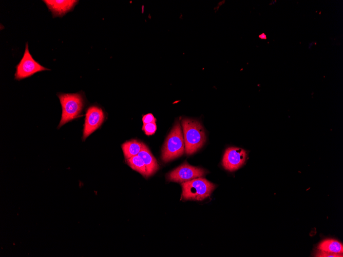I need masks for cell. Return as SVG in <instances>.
<instances>
[{
    "label": "cell",
    "mask_w": 343,
    "mask_h": 257,
    "mask_svg": "<svg viewBox=\"0 0 343 257\" xmlns=\"http://www.w3.org/2000/svg\"><path fill=\"white\" fill-rule=\"evenodd\" d=\"M183 132L185 151L190 155L201 148L206 141L203 127L199 122L185 118L181 121Z\"/></svg>",
    "instance_id": "6da1fadb"
},
{
    "label": "cell",
    "mask_w": 343,
    "mask_h": 257,
    "mask_svg": "<svg viewBox=\"0 0 343 257\" xmlns=\"http://www.w3.org/2000/svg\"><path fill=\"white\" fill-rule=\"evenodd\" d=\"M62 113L61 118L57 129L78 117L84 107V98L81 93H58Z\"/></svg>",
    "instance_id": "7a4b0ae2"
},
{
    "label": "cell",
    "mask_w": 343,
    "mask_h": 257,
    "mask_svg": "<svg viewBox=\"0 0 343 257\" xmlns=\"http://www.w3.org/2000/svg\"><path fill=\"white\" fill-rule=\"evenodd\" d=\"M185 151L182 128L177 122L167 136L162 150L161 159L168 162L181 156Z\"/></svg>",
    "instance_id": "3957f363"
},
{
    "label": "cell",
    "mask_w": 343,
    "mask_h": 257,
    "mask_svg": "<svg viewBox=\"0 0 343 257\" xmlns=\"http://www.w3.org/2000/svg\"><path fill=\"white\" fill-rule=\"evenodd\" d=\"M182 199L184 200L202 201L208 197L215 185L206 179L199 177L182 183Z\"/></svg>",
    "instance_id": "277c9868"
},
{
    "label": "cell",
    "mask_w": 343,
    "mask_h": 257,
    "mask_svg": "<svg viewBox=\"0 0 343 257\" xmlns=\"http://www.w3.org/2000/svg\"><path fill=\"white\" fill-rule=\"evenodd\" d=\"M15 69L14 79L17 81L31 76L37 72L50 70L49 69L42 66L33 58L29 52L27 42L26 43L23 57L16 66Z\"/></svg>",
    "instance_id": "5b68a950"
},
{
    "label": "cell",
    "mask_w": 343,
    "mask_h": 257,
    "mask_svg": "<svg viewBox=\"0 0 343 257\" xmlns=\"http://www.w3.org/2000/svg\"><path fill=\"white\" fill-rule=\"evenodd\" d=\"M207 173L205 170L191 166L185 162L167 174V180L178 183H184L201 177Z\"/></svg>",
    "instance_id": "8992f818"
},
{
    "label": "cell",
    "mask_w": 343,
    "mask_h": 257,
    "mask_svg": "<svg viewBox=\"0 0 343 257\" xmlns=\"http://www.w3.org/2000/svg\"><path fill=\"white\" fill-rule=\"evenodd\" d=\"M104 119L105 115L101 108L92 106L88 108L84 125L82 136L83 141L101 126Z\"/></svg>",
    "instance_id": "52a82bcc"
},
{
    "label": "cell",
    "mask_w": 343,
    "mask_h": 257,
    "mask_svg": "<svg viewBox=\"0 0 343 257\" xmlns=\"http://www.w3.org/2000/svg\"><path fill=\"white\" fill-rule=\"evenodd\" d=\"M246 151L240 148L230 147L225 151L223 159V167L230 171H233L241 167L246 159Z\"/></svg>",
    "instance_id": "ba28073f"
},
{
    "label": "cell",
    "mask_w": 343,
    "mask_h": 257,
    "mask_svg": "<svg viewBox=\"0 0 343 257\" xmlns=\"http://www.w3.org/2000/svg\"><path fill=\"white\" fill-rule=\"evenodd\" d=\"M53 17H62L68 12L72 10L78 1L45 0L43 1Z\"/></svg>",
    "instance_id": "9c48e42d"
},
{
    "label": "cell",
    "mask_w": 343,
    "mask_h": 257,
    "mask_svg": "<svg viewBox=\"0 0 343 257\" xmlns=\"http://www.w3.org/2000/svg\"><path fill=\"white\" fill-rule=\"evenodd\" d=\"M143 160L146 167L147 176L155 173L159 169L158 163L148 147L144 144L141 151L138 154Z\"/></svg>",
    "instance_id": "30bf717a"
},
{
    "label": "cell",
    "mask_w": 343,
    "mask_h": 257,
    "mask_svg": "<svg viewBox=\"0 0 343 257\" xmlns=\"http://www.w3.org/2000/svg\"><path fill=\"white\" fill-rule=\"evenodd\" d=\"M319 250L334 253L342 254L343 245L339 241L334 239H326L318 245Z\"/></svg>",
    "instance_id": "8fae6325"
},
{
    "label": "cell",
    "mask_w": 343,
    "mask_h": 257,
    "mask_svg": "<svg viewBox=\"0 0 343 257\" xmlns=\"http://www.w3.org/2000/svg\"><path fill=\"white\" fill-rule=\"evenodd\" d=\"M144 143L136 140L126 142L122 145V149L125 158L128 159L138 155L142 150Z\"/></svg>",
    "instance_id": "7c38bea8"
},
{
    "label": "cell",
    "mask_w": 343,
    "mask_h": 257,
    "mask_svg": "<svg viewBox=\"0 0 343 257\" xmlns=\"http://www.w3.org/2000/svg\"><path fill=\"white\" fill-rule=\"evenodd\" d=\"M126 161L132 169L138 171L144 177H148L146 167L142 159L138 155L126 159Z\"/></svg>",
    "instance_id": "4fadbf2b"
},
{
    "label": "cell",
    "mask_w": 343,
    "mask_h": 257,
    "mask_svg": "<svg viewBox=\"0 0 343 257\" xmlns=\"http://www.w3.org/2000/svg\"><path fill=\"white\" fill-rule=\"evenodd\" d=\"M157 126L156 123L143 124L142 130L147 135L153 134L156 131Z\"/></svg>",
    "instance_id": "5bb4252c"
},
{
    "label": "cell",
    "mask_w": 343,
    "mask_h": 257,
    "mask_svg": "<svg viewBox=\"0 0 343 257\" xmlns=\"http://www.w3.org/2000/svg\"><path fill=\"white\" fill-rule=\"evenodd\" d=\"M316 257H342V254L334 253L319 250L315 254Z\"/></svg>",
    "instance_id": "9a60e30c"
},
{
    "label": "cell",
    "mask_w": 343,
    "mask_h": 257,
    "mask_svg": "<svg viewBox=\"0 0 343 257\" xmlns=\"http://www.w3.org/2000/svg\"><path fill=\"white\" fill-rule=\"evenodd\" d=\"M142 121L143 124L156 123V118L151 113H148L143 116Z\"/></svg>",
    "instance_id": "2e32d148"
}]
</instances>
